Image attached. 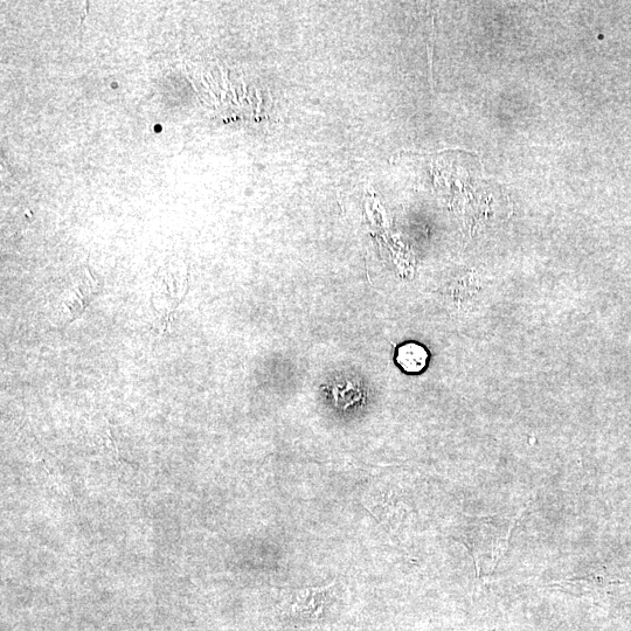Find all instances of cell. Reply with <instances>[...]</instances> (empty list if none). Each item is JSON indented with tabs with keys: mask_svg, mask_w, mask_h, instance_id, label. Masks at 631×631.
Masks as SVG:
<instances>
[{
	"mask_svg": "<svg viewBox=\"0 0 631 631\" xmlns=\"http://www.w3.org/2000/svg\"><path fill=\"white\" fill-rule=\"evenodd\" d=\"M336 584L300 589L290 595L286 614L291 620L304 624L324 622L335 601Z\"/></svg>",
	"mask_w": 631,
	"mask_h": 631,
	"instance_id": "1",
	"label": "cell"
},
{
	"mask_svg": "<svg viewBox=\"0 0 631 631\" xmlns=\"http://www.w3.org/2000/svg\"><path fill=\"white\" fill-rule=\"evenodd\" d=\"M187 288V276L183 272L164 269L156 275L151 302L163 331L171 324L172 315L182 304Z\"/></svg>",
	"mask_w": 631,
	"mask_h": 631,
	"instance_id": "2",
	"label": "cell"
},
{
	"mask_svg": "<svg viewBox=\"0 0 631 631\" xmlns=\"http://www.w3.org/2000/svg\"><path fill=\"white\" fill-rule=\"evenodd\" d=\"M97 293H99V284L92 276H89L87 281H82L78 286H75L64 301L65 325L71 324L76 318H79Z\"/></svg>",
	"mask_w": 631,
	"mask_h": 631,
	"instance_id": "3",
	"label": "cell"
},
{
	"mask_svg": "<svg viewBox=\"0 0 631 631\" xmlns=\"http://www.w3.org/2000/svg\"><path fill=\"white\" fill-rule=\"evenodd\" d=\"M428 355L418 344H406L398 351V363L407 372L416 373L425 369Z\"/></svg>",
	"mask_w": 631,
	"mask_h": 631,
	"instance_id": "4",
	"label": "cell"
}]
</instances>
